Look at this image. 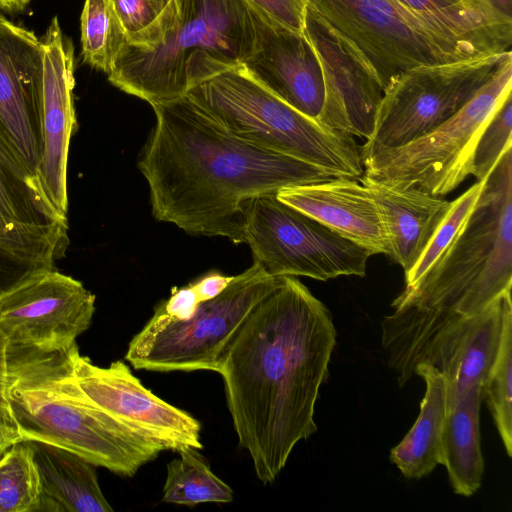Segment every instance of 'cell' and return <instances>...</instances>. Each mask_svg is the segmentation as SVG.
<instances>
[{
    "instance_id": "60d3db41",
    "label": "cell",
    "mask_w": 512,
    "mask_h": 512,
    "mask_svg": "<svg viewBox=\"0 0 512 512\" xmlns=\"http://www.w3.org/2000/svg\"><path fill=\"white\" fill-rule=\"evenodd\" d=\"M4 16L0 13V18H3Z\"/></svg>"
},
{
    "instance_id": "1f68e13d",
    "label": "cell",
    "mask_w": 512,
    "mask_h": 512,
    "mask_svg": "<svg viewBox=\"0 0 512 512\" xmlns=\"http://www.w3.org/2000/svg\"><path fill=\"white\" fill-rule=\"evenodd\" d=\"M484 181H476L468 190L452 201L448 214L436 230L421 257L415 266L405 274V287L416 284L441 259L472 212Z\"/></svg>"
},
{
    "instance_id": "8d00e7d4",
    "label": "cell",
    "mask_w": 512,
    "mask_h": 512,
    "mask_svg": "<svg viewBox=\"0 0 512 512\" xmlns=\"http://www.w3.org/2000/svg\"><path fill=\"white\" fill-rule=\"evenodd\" d=\"M6 352L7 342L0 334V424L16 429L6 397Z\"/></svg>"
},
{
    "instance_id": "d4e9b609",
    "label": "cell",
    "mask_w": 512,
    "mask_h": 512,
    "mask_svg": "<svg viewBox=\"0 0 512 512\" xmlns=\"http://www.w3.org/2000/svg\"><path fill=\"white\" fill-rule=\"evenodd\" d=\"M431 21L484 45L493 53L511 51L512 19L488 0H396Z\"/></svg>"
},
{
    "instance_id": "5b68a950",
    "label": "cell",
    "mask_w": 512,
    "mask_h": 512,
    "mask_svg": "<svg viewBox=\"0 0 512 512\" xmlns=\"http://www.w3.org/2000/svg\"><path fill=\"white\" fill-rule=\"evenodd\" d=\"M512 287V146L483 183L475 206L438 263L404 287L393 308L471 316Z\"/></svg>"
},
{
    "instance_id": "ab89813d",
    "label": "cell",
    "mask_w": 512,
    "mask_h": 512,
    "mask_svg": "<svg viewBox=\"0 0 512 512\" xmlns=\"http://www.w3.org/2000/svg\"><path fill=\"white\" fill-rule=\"evenodd\" d=\"M500 14L512 19V0H488Z\"/></svg>"
},
{
    "instance_id": "4fadbf2b",
    "label": "cell",
    "mask_w": 512,
    "mask_h": 512,
    "mask_svg": "<svg viewBox=\"0 0 512 512\" xmlns=\"http://www.w3.org/2000/svg\"><path fill=\"white\" fill-rule=\"evenodd\" d=\"M95 295L55 268L29 273L0 292V334L8 345L67 349L91 324Z\"/></svg>"
},
{
    "instance_id": "f35d334b",
    "label": "cell",
    "mask_w": 512,
    "mask_h": 512,
    "mask_svg": "<svg viewBox=\"0 0 512 512\" xmlns=\"http://www.w3.org/2000/svg\"><path fill=\"white\" fill-rule=\"evenodd\" d=\"M31 0H0V10L7 12L22 11Z\"/></svg>"
},
{
    "instance_id": "4316f807",
    "label": "cell",
    "mask_w": 512,
    "mask_h": 512,
    "mask_svg": "<svg viewBox=\"0 0 512 512\" xmlns=\"http://www.w3.org/2000/svg\"><path fill=\"white\" fill-rule=\"evenodd\" d=\"M126 44V32L112 0H85L81 14L83 61L108 74Z\"/></svg>"
},
{
    "instance_id": "83f0119b",
    "label": "cell",
    "mask_w": 512,
    "mask_h": 512,
    "mask_svg": "<svg viewBox=\"0 0 512 512\" xmlns=\"http://www.w3.org/2000/svg\"><path fill=\"white\" fill-rule=\"evenodd\" d=\"M0 217L26 223L67 221L49 201L39 179L0 156Z\"/></svg>"
},
{
    "instance_id": "4dcf8cb0",
    "label": "cell",
    "mask_w": 512,
    "mask_h": 512,
    "mask_svg": "<svg viewBox=\"0 0 512 512\" xmlns=\"http://www.w3.org/2000/svg\"><path fill=\"white\" fill-rule=\"evenodd\" d=\"M127 44L151 46L165 36L176 14V0H112Z\"/></svg>"
},
{
    "instance_id": "cb8c5ba5",
    "label": "cell",
    "mask_w": 512,
    "mask_h": 512,
    "mask_svg": "<svg viewBox=\"0 0 512 512\" xmlns=\"http://www.w3.org/2000/svg\"><path fill=\"white\" fill-rule=\"evenodd\" d=\"M68 244L67 221L26 223L0 217V292L31 272L54 268Z\"/></svg>"
},
{
    "instance_id": "d6986e66",
    "label": "cell",
    "mask_w": 512,
    "mask_h": 512,
    "mask_svg": "<svg viewBox=\"0 0 512 512\" xmlns=\"http://www.w3.org/2000/svg\"><path fill=\"white\" fill-rule=\"evenodd\" d=\"M347 177L280 189L281 202L305 213L340 236L389 256V241L378 207L367 187Z\"/></svg>"
},
{
    "instance_id": "603a6c76",
    "label": "cell",
    "mask_w": 512,
    "mask_h": 512,
    "mask_svg": "<svg viewBox=\"0 0 512 512\" xmlns=\"http://www.w3.org/2000/svg\"><path fill=\"white\" fill-rule=\"evenodd\" d=\"M414 375L425 384L420 413L413 427L390 453V460L404 477L420 479L440 464L441 435L446 413V379L429 364H418Z\"/></svg>"
},
{
    "instance_id": "f1b7e54d",
    "label": "cell",
    "mask_w": 512,
    "mask_h": 512,
    "mask_svg": "<svg viewBox=\"0 0 512 512\" xmlns=\"http://www.w3.org/2000/svg\"><path fill=\"white\" fill-rule=\"evenodd\" d=\"M41 482L31 441H19L0 457V512H37Z\"/></svg>"
},
{
    "instance_id": "836d02e7",
    "label": "cell",
    "mask_w": 512,
    "mask_h": 512,
    "mask_svg": "<svg viewBox=\"0 0 512 512\" xmlns=\"http://www.w3.org/2000/svg\"><path fill=\"white\" fill-rule=\"evenodd\" d=\"M203 302L196 289L190 283L187 286L173 288L168 299L155 308L148 325H160L170 321L186 320L190 318L200 303Z\"/></svg>"
},
{
    "instance_id": "8fae6325",
    "label": "cell",
    "mask_w": 512,
    "mask_h": 512,
    "mask_svg": "<svg viewBox=\"0 0 512 512\" xmlns=\"http://www.w3.org/2000/svg\"><path fill=\"white\" fill-rule=\"evenodd\" d=\"M244 242L272 276H304L327 281L366 274L372 255L305 213L281 202L276 194L253 199L247 209Z\"/></svg>"
},
{
    "instance_id": "9c48e42d",
    "label": "cell",
    "mask_w": 512,
    "mask_h": 512,
    "mask_svg": "<svg viewBox=\"0 0 512 512\" xmlns=\"http://www.w3.org/2000/svg\"><path fill=\"white\" fill-rule=\"evenodd\" d=\"M372 65L383 91L404 71L493 53L479 42L426 19L396 0H306Z\"/></svg>"
},
{
    "instance_id": "e575fe53",
    "label": "cell",
    "mask_w": 512,
    "mask_h": 512,
    "mask_svg": "<svg viewBox=\"0 0 512 512\" xmlns=\"http://www.w3.org/2000/svg\"><path fill=\"white\" fill-rule=\"evenodd\" d=\"M275 21L299 32H303L306 0H247Z\"/></svg>"
},
{
    "instance_id": "3957f363",
    "label": "cell",
    "mask_w": 512,
    "mask_h": 512,
    "mask_svg": "<svg viewBox=\"0 0 512 512\" xmlns=\"http://www.w3.org/2000/svg\"><path fill=\"white\" fill-rule=\"evenodd\" d=\"M70 348L42 351L7 344L6 397L15 428L22 441L62 448L131 477L164 449L84 394L72 375Z\"/></svg>"
},
{
    "instance_id": "9a60e30c",
    "label": "cell",
    "mask_w": 512,
    "mask_h": 512,
    "mask_svg": "<svg viewBox=\"0 0 512 512\" xmlns=\"http://www.w3.org/2000/svg\"><path fill=\"white\" fill-rule=\"evenodd\" d=\"M303 32L318 57L324 82L321 125L370 139L383 88L372 65L346 37L306 7Z\"/></svg>"
},
{
    "instance_id": "2e32d148",
    "label": "cell",
    "mask_w": 512,
    "mask_h": 512,
    "mask_svg": "<svg viewBox=\"0 0 512 512\" xmlns=\"http://www.w3.org/2000/svg\"><path fill=\"white\" fill-rule=\"evenodd\" d=\"M40 41L43 83L38 178L53 207L66 217L68 151L77 125L73 99L74 47L63 33L57 16L53 17Z\"/></svg>"
},
{
    "instance_id": "7a4b0ae2",
    "label": "cell",
    "mask_w": 512,
    "mask_h": 512,
    "mask_svg": "<svg viewBox=\"0 0 512 512\" xmlns=\"http://www.w3.org/2000/svg\"><path fill=\"white\" fill-rule=\"evenodd\" d=\"M151 106L156 124L138 167L149 186L154 218L187 233L243 243L253 199L336 178L232 136L187 95Z\"/></svg>"
},
{
    "instance_id": "52a82bcc",
    "label": "cell",
    "mask_w": 512,
    "mask_h": 512,
    "mask_svg": "<svg viewBox=\"0 0 512 512\" xmlns=\"http://www.w3.org/2000/svg\"><path fill=\"white\" fill-rule=\"evenodd\" d=\"M511 303V291H507L471 316L416 306L393 308L381 322L382 345L399 386L424 363L445 377L446 403L470 390H483L499 349L505 310Z\"/></svg>"
},
{
    "instance_id": "d6a6232c",
    "label": "cell",
    "mask_w": 512,
    "mask_h": 512,
    "mask_svg": "<svg viewBox=\"0 0 512 512\" xmlns=\"http://www.w3.org/2000/svg\"><path fill=\"white\" fill-rule=\"evenodd\" d=\"M512 94L497 108L480 134L473 155L472 175L484 181L501 155L512 146Z\"/></svg>"
},
{
    "instance_id": "30bf717a",
    "label": "cell",
    "mask_w": 512,
    "mask_h": 512,
    "mask_svg": "<svg viewBox=\"0 0 512 512\" xmlns=\"http://www.w3.org/2000/svg\"><path fill=\"white\" fill-rule=\"evenodd\" d=\"M277 282L254 261L218 296L201 302L190 318L146 324L130 341L125 359L138 370L217 372L229 342Z\"/></svg>"
},
{
    "instance_id": "ac0fdd59",
    "label": "cell",
    "mask_w": 512,
    "mask_h": 512,
    "mask_svg": "<svg viewBox=\"0 0 512 512\" xmlns=\"http://www.w3.org/2000/svg\"><path fill=\"white\" fill-rule=\"evenodd\" d=\"M42 83L40 39L32 31L0 18V122L37 178Z\"/></svg>"
},
{
    "instance_id": "7402d4cb",
    "label": "cell",
    "mask_w": 512,
    "mask_h": 512,
    "mask_svg": "<svg viewBox=\"0 0 512 512\" xmlns=\"http://www.w3.org/2000/svg\"><path fill=\"white\" fill-rule=\"evenodd\" d=\"M483 390L473 389L446 403L441 435L440 464L454 492L469 497L481 487L484 459L480 442Z\"/></svg>"
},
{
    "instance_id": "ba28073f",
    "label": "cell",
    "mask_w": 512,
    "mask_h": 512,
    "mask_svg": "<svg viewBox=\"0 0 512 512\" xmlns=\"http://www.w3.org/2000/svg\"><path fill=\"white\" fill-rule=\"evenodd\" d=\"M511 89L512 55L465 106L428 134L392 148L365 141L360 147L363 175L440 197L454 191L472 175L478 138Z\"/></svg>"
},
{
    "instance_id": "8992f818",
    "label": "cell",
    "mask_w": 512,
    "mask_h": 512,
    "mask_svg": "<svg viewBox=\"0 0 512 512\" xmlns=\"http://www.w3.org/2000/svg\"><path fill=\"white\" fill-rule=\"evenodd\" d=\"M234 137L320 167L336 177L363 175L354 136L327 128L297 111L242 68L215 75L186 94Z\"/></svg>"
},
{
    "instance_id": "ffe728a7",
    "label": "cell",
    "mask_w": 512,
    "mask_h": 512,
    "mask_svg": "<svg viewBox=\"0 0 512 512\" xmlns=\"http://www.w3.org/2000/svg\"><path fill=\"white\" fill-rule=\"evenodd\" d=\"M359 180L369 189L380 212L389 241L388 257L407 274L445 219L452 201L418 189L387 186L364 175Z\"/></svg>"
},
{
    "instance_id": "277c9868",
    "label": "cell",
    "mask_w": 512,
    "mask_h": 512,
    "mask_svg": "<svg viewBox=\"0 0 512 512\" xmlns=\"http://www.w3.org/2000/svg\"><path fill=\"white\" fill-rule=\"evenodd\" d=\"M175 21L151 46L126 44L108 80L150 105L177 99L220 73L241 68L255 47L247 0H176Z\"/></svg>"
},
{
    "instance_id": "484cf974",
    "label": "cell",
    "mask_w": 512,
    "mask_h": 512,
    "mask_svg": "<svg viewBox=\"0 0 512 512\" xmlns=\"http://www.w3.org/2000/svg\"><path fill=\"white\" fill-rule=\"evenodd\" d=\"M178 453L180 457L167 465L162 498L164 502L194 506L233 500L230 486L212 472L209 462L198 449L186 447Z\"/></svg>"
},
{
    "instance_id": "7c38bea8",
    "label": "cell",
    "mask_w": 512,
    "mask_h": 512,
    "mask_svg": "<svg viewBox=\"0 0 512 512\" xmlns=\"http://www.w3.org/2000/svg\"><path fill=\"white\" fill-rule=\"evenodd\" d=\"M511 55L482 54L404 71L384 89L366 141L392 148L428 134L465 106Z\"/></svg>"
},
{
    "instance_id": "5bb4252c",
    "label": "cell",
    "mask_w": 512,
    "mask_h": 512,
    "mask_svg": "<svg viewBox=\"0 0 512 512\" xmlns=\"http://www.w3.org/2000/svg\"><path fill=\"white\" fill-rule=\"evenodd\" d=\"M72 375L84 394L104 412L141 433L164 450L202 448L200 422L145 388L123 361L94 365L70 348Z\"/></svg>"
},
{
    "instance_id": "6da1fadb",
    "label": "cell",
    "mask_w": 512,
    "mask_h": 512,
    "mask_svg": "<svg viewBox=\"0 0 512 512\" xmlns=\"http://www.w3.org/2000/svg\"><path fill=\"white\" fill-rule=\"evenodd\" d=\"M335 344L328 308L296 277L280 276L226 347L217 372L239 444L263 484L316 432L315 404Z\"/></svg>"
},
{
    "instance_id": "f546056e",
    "label": "cell",
    "mask_w": 512,
    "mask_h": 512,
    "mask_svg": "<svg viewBox=\"0 0 512 512\" xmlns=\"http://www.w3.org/2000/svg\"><path fill=\"white\" fill-rule=\"evenodd\" d=\"M512 303L505 310L499 349L483 388V400L509 457L512 456Z\"/></svg>"
},
{
    "instance_id": "e0dca14e",
    "label": "cell",
    "mask_w": 512,
    "mask_h": 512,
    "mask_svg": "<svg viewBox=\"0 0 512 512\" xmlns=\"http://www.w3.org/2000/svg\"><path fill=\"white\" fill-rule=\"evenodd\" d=\"M255 47L242 69L285 103L317 121L324 82L314 48L304 34L250 5Z\"/></svg>"
},
{
    "instance_id": "44dd1931",
    "label": "cell",
    "mask_w": 512,
    "mask_h": 512,
    "mask_svg": "<svg viewBox=\"0 0 512 512\" xmlns=\"http://www.w3.org/2000/svg\"><path fill=\"white\" fill-rule=\"evenodd\" d=\"M31 443L41 482L39 511H113L99 486L95 465L68 450Z\"/></svg>"
},
{
    "instance_id": "d590c367",
    "label": "cell",
    "mask_w": 512,
    "mask_h": 512,
    "mask_svg": "<svg viewBox=\"0 0 512 512\" xmlns=\"http://www.w3.org/2000/svg\"><path fill=\"white\" fill-rule=\"evenodd\" d=\"M233 276L210 272L192 283L200 299L207 301L218 296L230 283Z\"/></svg>"
},
{
    "instance_id": "74e56055",
    "label": "cell",
    "mask_w": 512,
    "mask_h": 512,
    "mask_svg": "<svg viewBox=\"0 0 512 512\" xmlns=\"http://www.w3.org/2000/svg\"><path fill=\"white\" fill-rule=\"evenodd\" d=\"M19 441H22V439L16 429L0 424V457Z\"/></svg>"
}]
</instances>
